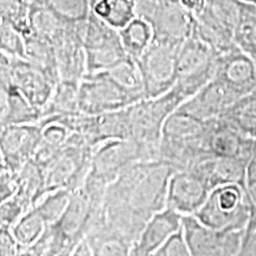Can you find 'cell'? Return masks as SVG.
Here are the masks:
<instances>
[{
    "label": "cell",
    "instance_id": "cell-6",
    "mask_svg": "<svg viewBox=\"0 0 256 256\" xmlns=\"http://www.w3.org/2000/svg\"><path fill=\"white\" fill-rule=\"evenodd\" d=\"M218 54L192 34L182 42L177 60L174 89L188 100L215 76Z\"/></svg>",
    "mask_w": 256,
    "mask_h": 256
},
{
    "label": "cell",
    "instance_id": "cell-33",
    "mask_svg": "<svg viewBox=\"0 0 256 256\" xmlns=\"http://www.w3.org/2000/svg\"><path fill=\"white\" fill-rule=\"evenodd\" d=\"M72 248L60 232L56 224H46L38 240L30 247L24 249L20 255L26 256H68Z\"/></svg>",
    "mask_w": 256,
    "mask_h": 256
},
{
    "label": "cell",
    "instance_id": "cell-1",
    "mask_svg": "<svg viewBox=\"0 0 256 256\" xmlns=\"http://www.w3.org/2000/svg\"><path fill=\"white\" fill-rule=\"evenodd\" d=\"M174 168L162 160H142L107 185L104 200L122 204L151 218L165 209Z\"/></svg>",
    "mask_w": 256,
    "mask_h": 256
},
{
    "label": "cell",
    "instance_id": "cell-36",
    "mask_svg": "<svg viewBox=\"0 0 256 256\" xmlns=\"http://www.w3.org/2000/svg\"><path fill=\"white\" fill-rule=\"evenodd\" d=\"M70 194H72V191L66 188H58V190L46 192L34 208L43 217L44 222L46 224H54L58 222L60 216L63 215L69 203Z\"/></svg>",
    "mask_w": 256,
    "mask_h": 256
},
{
    "label": "cell",
    "instance_id": "cell-14",
    "mask_svg": "<svg viewBox=\"0 0 256 256\" xmlns=\"http://www.w3.org/2000/svg\"><path fill=\"white\" fill-rule=\"evenodd\" d=\"M243 96L238 89L218 76H214L196 94L184 102L178 110L202 121L218 118Z\"/></svg>",
    "mask_w": 256,
    "mask_h": 256
},
{
    "label": "cell",
    "instance_id": "cell-51",
    "mask_svg": "<svg viewBox=\"0 0 256 256\" xmlns=\"http://www.w3.org/2000/svg\"><path fill=\"white\" fill-rule=\"evenodd\" d=\"M4 171H8V170H6L4 158H2V152H0V174H2V172H4Z\"/></svg>",
    "mask_w": 256,
    "mask_h": 256
},
{
    "label": "cell",
    "instance_id": "cell-27",
    "mask_svg": "<svg viewBox=\"0 0 256 256\" xmlns=\"http://www.w3.org/2000/svg\"><path fill=\"white\" fill-rule=\"evenodd\" d=\"M25 40V52L28 62L37 66L54 83L60 81L58 70H57L55 50L52 44L34 32L24 36Z\"/></svg>",
    "mask_w": 256,
    "mask_h": 256
},
{
    "label": "cell",
    "instance_id": "cell-35",
    "mask_svg": "<svg viewBox=\"0 0 256 256\" xmlns=\"http://www.w3.org/2000/svg\"><path fill=\"white\" fill-rule=\"evenodd\" d=\"M46 226V223L34 208H31L19 218L18 222L12 226V232L19 243L20 254L24 249L30 247L37 241Z\"/></svg>",
    "mask_w": 256,
    "mask_h": 256
},
{
    "label": "cell",
    "instance_id": "cell-48",
    "mask_svg": "<svg viewBox=\"0 0 256 256\" xmlns=\"http://www.w3.org/2000/svg\"><path fill=\"white\" fill-rule=\"evenodd\" d=\"M182 5L188 10L190 14L194 16L200 14L204 8H206V0H179Z\"/></svg>",
    "mask_w": 256,
    "mask_h": 256
},
{
    "label": "cell",
    "instance_id": "cell-16",
    "mask_svg": "<svg viewBox=\"0 0 256 256\" xmlns=\"http://www.w3.org/2000/svg\"><path fill=\"white\" fill-rule=\"evenodd\" d=\"M211 191L206 178L196 170L174 171L168 183L166 206L182 215H194Z\"/></svg>",
    "mask_w": 256,
    "mask_h": 256
},
{
    "label": "cell",
    "instance_id": "cell-10",
    "mask_svg": "<svg viewBox=\"0 0 256 256\" xmlns=\"http://www.w3.org/2000/svg\"><path fill=\"white\" fill-rule=\"evenodd\" d=\"M136 14L148 22L153 38L183 42L194 32V17L179 0H136Z\"/></svg>",
    "mask_w": 256,
    "mask_h": 256
},
{
    "label": "cell",
    "instance_id": "cell-45",
    "mask_svg": "<svg viewBox=\"0 0 256 256\" xmlns=\"http://www.w3.org/2000/svg\"><path fill=\"white\" fill-rule=\"evenodd\" d=\"M17 191L14 174L10 171H4L0 174V206L8 198H11Z\"/></svg>",
    "mask_w": 256,
    "mask_h": 256
},
{
    "label": "cell",
    "instance_id": "cell-9",
    "mask_svg": "<svg viewBox=\"0 0 256 256\" xmlns=\"http://www.w3.org/2000/svg\"><path fill=\"white\" fill-rule=\"evenodd\" d=\"M81 37L87 74L106 72L128 56L121 43L119 30L110 26L92 11L83 24Z\"/></svg>",
    "mask_w": 256,
    "mask_h": 256
},
{
    "label": "cell",
    "instance_id": "cell-41",
    "mask_svg": "<svg viewBox=\"0 0 256 256\" xmlns=\"http://www.w3.org/2000/svg\"><path fill=\"white\" fill-rule=\"evenodd\" d=\"M28 210H30V208L20 198L14 194L0 206V226H5L12 228Z\"/></svg>",
    "mask_w": 256,
    "mask_h": 256
},
{
    "label": "cell",
    "instance_id": "cell-5",
    "mask_svg": "<svg viewBox=\"0 0 256 256\" xmlns=\"http://www.w3.org/2000/svg\"><path fill=\"white\" fill-rule=\"evenodd\" d=\"M92 151L94 147L84 138L70 133L63 148L46 168V192L81 188L90 172Z\"/></svg>",
    "mask_w": 256,
    "mask_h": 256
},
{
    "label": "cell",
    "instance_id": "cell-47",
    "mask_svg": "<svg viewBox=\"0 0 256 256\" xmlns=\"http://www.w3.org/2000/svg\"><path fill=\"white\" fill-rule=\"evenodd\" d=\"M240 255H256V223L246 228Z\"/></svg>",
    "mask_w": 256,
    "mask_h": 256
},
{
    "label": "cell",
    "instance_id": "cell-37",
    "mask_svg": "<svg viewBox=\"0 0 256 256\" xmlns=\"http://www.w3.org/2000/svg\"><path fill=\"white\" fill-rule=\"evenodd\" d=\"M204 11L223 26L235 32L240 14V0H206Z\"/></svg>",
    "mask_w": 256,
    "mask_h": 256
},
{
    "label": "cell",
    "instance_id": "cell-49",
    "mask_svg": "<svg viewBox=\"0 0 256 256\" xmlns=\"http://www.w3.org/2000/svg\"><path fill=\"white\" fill-rule=\"evenodd\" d=\"M247 177H256V139L247 164Z\"/></svg>",
    "mask_w": 256,
    "mask_h": 256
},
{
    "label": "cell",
    "instance_id": "cell-26",
    "mask_svg": "<svg viewBox=\"0 0 256 256\" xmlns=\"http://www.w3.org/2000/svg\"><path fill=\"white\" fill-rule=\"evenodd\" d=\"M42 127V138L32 159L46 170L63 148L70 136V130L62 124H38Z\"/></svg>",
    "mask_w": 256,
    "mask_h": 256
},
{
    "label": "cell",
    "instance_id": "cell-3",
    "mask_svg": "<svg viewBox=\"0 0 256 256\" xmlns=\"http://www.w3.org/2000/svg\"><path fill=\"white\" fill-rule=\"evenodd\" d=\"M185 102V98L172 88L165 94L142 98L126 108L130 139L151 147L158 154V146L165 121Z\"/></svg>",
    "mask_w": 256,
    "mask_h": 256
},
{
    "label": "cell",
    "instance_id": "cell-43",
    "mask_svg": "<svg viewBox=\"0 0 256 256\" xmlns=\"http://www.w3.org/2000/svg\"><path fill=\"white\" fill-rule=\"evenodd\" d=\"M20 255V247L16 240L12 228L0 226V256Z\"/></svg>",
    "mask_w": 256,
    "mask_h": 256
},
{
    "label": "cell",
    "instance_id": "cell-50",
    "mask_svg": "<svg viewBox=\"0 0 256 256\" xmlns=\"http://www.w3.org/2000/svg\"><path fill=\"white\" fill-rule=\"evenodd\" d=\"M19 2H23V4L26 6L28 10H30V8H37V6L44 4V2H46V0H19Z\"/></svg>",
    "mask_w": 256,
    "mask_h": 256
},
{
    "label": "cell",
    "instance_id": "cell-17",
    "mask_svg": "<svg viewBox=\"0 0 256 256\" xmlns=\"http://www.w3.org/2000/svg\"><path fill=\"white\" fill-rule=\"evenodd\" d=\"M84 23V22H83ZM83 23L74 24L62 37L52 44L55 50L60 80L81 83L87 74V60L83 48L81 28Z\"/></svg>",
    "mask_w": 256,
    "mask_h": 256
},
{
    "label": "cell",
    "instance_id": "cell-24",
    "mask_svg": "<svg viewBox=\"0 0 256 256\" xmlns=\"http://www.w3.org/2000/svg\"><path fill=\"white\" fill-rule=\"evenodd\" d=\"M14 174L17 183L14 194L31 209L46 194V170L34 159H30Z\"/></svg>",
    "mask_w": 256,
    "mask_h": 256
},
{
    "label": "cell",
    "instance_id": "cell-19",
    "mask_svg": "<svg viewBox=\"0 0 256 256\" xmlns=\"http://www.w3.org/2000/svg\"><path fill=\"white\" fill-rule=\"evenodd\" d=\"M215 76L223 78L242 95H246L256 88V63L235 46L217 57Z\"/></svg>",
    "mask_w": 256,
    "mask_h": 256
},
{
    "label": "cell",
    "instance_id": "cell-20",
    "mask_svg": "<svg viewBox=\"0 0 256 256\" xmlns=\"http://www.w3.org/2000/svg\"><path fill=\"white\" fill-rule=\"evenodd\" d=\"M14 84L25 98L40 108L43 107L50 100L55 83L48 78L37 66L24 58H14Z\"/></svg>",
    "mask_w": 256,
    "mask_h": 256
},
{
    "label": "cell",
    "instance_id": "cell-2",
    "mask_svg": "<svg viewBox=\"0 0 256 256\" xmlns=\"http://www.w3.org/2000/svg\"><path fill=\"white\" fill-rule=\"evenodd\" d=\"M106 188L107 185L88 174L84 184L78 190L72 191L63 215L58 222L54 223L72 246V250L87 236L100 216Z\"/></svg>",
    "mask_w": 256,
    "mask_h": 256
},
{
    "label": "cell",
    "instance_id": "cell-21",
    "mask_svg": "<svg viewBox=\"0 0 256 256\" xmlns=\"http://www.w3.org/2000/svg\"><path fill=\"white\" fill-rule=\"evenodd\" d=\"M247 164V160L241 158L209 156L192 168V170H196L198 174L206 178L211 190L226 184H238L246 188Z\"/></svg>",
    "mask_w": 256,
    "mask_h": 256
},
{
    "label": "cell",
    "instance_id": "cell-7",
    "mask_svg": "<svg viewBox=\"0 0 256 256\" xmlns=\"http://www.w3.org/2000/svg\"><path fill=\"white\" fill-rule=\"evenodd\" d=\"M182 42L153 38L148 48L136 60L145 89V98L160 96L177 82V60Z\"/></svg>",
    "mask_w": 256,
    "mask_h": 256
},
{
    "label": "cell",
    "instance_id": "cell-22",
    "mask_svg": "<svg viewBox=\"0 0 256 256\" xmlns=\"http://www.w3.org/2000/svg\"><path fill=\"white\" fill-rule=\"evenodd\" d=\"M42 110L30 104L17 88L0 84V128L17 124H37Z\"/></svg>",
    "mask_w": 256,
    "mask_h": 256
},
{
    "label": "cell",
    "instance_id": "cell-25",
    "mask_svg": "<svg viewBox=\"0 0 256 256\" xmlns=\"http://www.w3.org/2000/svg\"><path fill=\"white\" fill-rule=\"evenodd\" d=\"M28 23L31 32L51 44L55 43L74 25L56 14L48 2L28 10Z\"/></svg>",
    "mask_w": 256,
    "mask_h": 256
},
{
    "label": "cell",
    "instance_id": "cell-40",
    "mask_svg": "<svg viewBox=\"0 0 256 256\" xmlns=\"http://www.w3.org/2000/svg\"><path fill=\"white\" fill-rule=\"evenodd\" d=\"M0 51L14 58L26 60L23 34L8 22H0Z\"/></svg>",
    "mask_w": 256,
    "mask_h": 256
},
{
    "label": "cell",
    "instance_id": "cell-38",
    "mask_svg": "<svg viewBox=\"0 0 256 256\" xmlns=\"http://www.w3.org/2000/svg\"><path fill=\"white\" fill-rule=\"evenodd\" d=\"M56 14L72 24L86 22L90 14V0H46Z\"/></svg>",
    "mask_w": 256,
    "mask_h": 256
},
{
    "label": "cell",
    "instance_id": "cell-15",
    "mask_svg": "<svg viewBox=\"0 0 256 256\" xmlns=\"http://www.w3.org/2000/svg\"><path fill=\"white\" fill-rule=\"evenodd\" d=\"M42 138L38 124H17L0 128V152L6 170L16 174L32 159Z\"/></svg>",
    "mask_w": 256,
    "mask_h": 256
},
{
    "label": "cell",
    "instance_id": "cell-18",
    "mask_svg": "<svg viewBox=\"0 0 256 256\" xmlns=\"http://www.w3.org/2000/svg\"><path fill=\"white\" fill-rule=\"evenodd\" d=\"M183 215L171 208L158 211L147 220L138 241L130 250V256H154L156 252L172 234L182 229Z\"/></svg>",
    "mask_w": 256,
    "mask_h": 256
},
{
    "label": "cell",
    "instance_id": "cell-32",
    "mask_svg": "<svg viewBox=\"0 0 256 256\" xmlns=\"http://www.w3.org/2000/svg\"><path fill=\"white\" fill-rule=\"evenodd\" d=\"M234 40L256 63V5L240 2V14Z\"/></svg>",
    "mask_w": 256,
    "mask_h": 256
},
{
    "label": "cell",
    "instance_id": "cell-29",
    "mask_svg": "<svg viewBox=\"0 0 256 256\" xmlns=\"http://www.w3.org/2000/svg\"><path fill=\"white\" fill-rule=\"evenodd\" d=\"M78 83L60 80L55 84L50 100L42 110V119L78 113Z\"/></svg>",
    "mask_w": 256,
    "mask_h": 256
},
{
    "label": "cell",
    "instance_id": "cell-52",
    "mask_svg": "<svg viewBox=\"0 0 256 256\" xmlns=\"http://www.w3.org/2000/svg\"><path fill=\"white\" fill-rule=\"evenodd\" d=\"M242 2H248V4H254L256 5V0H240Z\"/></svg>",
    "mask_w": 256,
    "mask_h": 256
},
{
    "label": "cell",
    "instance_id": "cell-8",
    "mask_svg": "<svg viewBox=\"0 0 256 256\" xmlns=\"http://www.w3.org/2000/svg\"><path fill=\"white\" fill-rule=\"evenodd\" d=\"M153 159H156L154 150L136 140H108L92 151L89 174L108 185L136 162Z\"/></svg>",
    "mask_w": 256,
    "mask_h": 256
},
{
    "label": "cell",
    "instance_id": "cell-30",
    "mask_svg": "<svg viewBox=\"0 0 256 256\" xmlns=\"http://www.w3.org/2000/svg\"><path fill=\"white\" fill-rule=\"evenodd\" d=\"M124 49L130 57L138 60L148 48L153 40V30L148 22L136 16L132 20L119 30Z\"/></svg>",
    "mask_w": 256,
    "mask_h": 256
},
{
    "label": "cell",
    "instance_id": "cell-39",
    "mask_svg": "<svg viewBox=\"0 0 256 256\" xmlns=\"http://www.w3.org/2000/svg\"><path fill=\"white\" fill-rule=\"evenodd\" d=\"M0 22H8L23 36L31 34L28 8L19 0H0Z\"/></svg>",
    "mask_w": 256,
    "mask_h": 256
},
{
    "label": "cell",
    "instance_id": "cell-23",
    "mask_svg": "<svg viewBox=\"0 0 256 256\" xmlns=\"http://www.w3.org/2000/svg\"><path fill=\"white\" fill-rule=\"evenodd\" d=\"M92 256H128L132 246L106 224L98 216L84 238Z\"/></svg>",
    "mask_w": 256,
    "mask_h": 256
},
{
    "label": "cell",
    "instance_id": "cell-4",
    "mask_svg": "<svg viewBox=\"0 0 256 256\" xmlns=\"http://www.w3.org/2000/svg\"><path fill=\"white\" fill-rule=\"evenodd\" d=\"M194 216L217 230H246L250 217L246 188L238 184L214 188Z\"/></svg>",
    "mask_w": 256,
    "mask_h": 256
},
{
    "label": "cell",
    "instance_id": "cell-13",
    "mask_svg": "<svg viewBox=\"0 0 256 256\" xmlns=\"http://www.w3.org/2000/svg\"><path fill=\"white\" fill-rule=\"evenodd\" d=\"M255 139L222 116L206 120L203 144L210 156H232L248 162Z\"/></svg>",
    "mask_w": 256,
    "mask_h": 256
},
{
    "label": "cell",
    "instance_id": "cell-28",
    "mask_svg": "<svg viewBox=\"0 0 256 256\" xmlns=\"http://www.w3.org/2000/svg\"><path fill=\"white\" fill-rule=\"evenodd\" d=\"M90 11L110 26L120 30L136 17V0H90Z\"/></svg>",
    "mask_w": 256,
    "mask_h": 256
},
{
    "label": "cell",
    "instance_id": "cell-34",
    "mask_svg": "<svg viewBox=\"0 0 256 256\" xmlns=\"http://www.w3.org/2000/svg\"><path fill=\"white\" fill-rule=\"evenodd\" d=\"M101 72H104L110 80H113L114 82H116L132 94L139 96L140 98H146L142 72H140L136 60L127 56L110 69Z\"/></svg>",
    "mask_w": 256,
    "mask_h": 256
},
{
    "label": "cell",
    "instance_id": "cell-31",
    "mask_svg": "<svg viewBox=\"0 0 256 256\" xmlns=\"http://www.w3.org/2000/svg\"><path fill=\"white\" fill-rule=\"evenodd\" d=\"M220 116L235 124L247 136L256 138V88L234 102Z\"/></svg>",
    "mask_w": 256,
    "mask_h": 256
},
{
    "label": "cell",
    "instance_id": "cell-12",
    "mask_svg": "<svg viewBox=\"0 0 256 256\" xmlns=\"http://www.w3.org/2000/svg\"><path fill=\"white\" fill-rule=\"evenodd\" d=\"M182 228L191 256H235L241 252L244 230L210 228L194 215H183Z\"/></svg>",
    "mask_w": 256,
    "mask_h": 256
},
{
    "label": "cell",
    "instance_id": "cell-42",
    "mask_svg": "<svg viewBox=\"0 0 256 256\" xmlns=\"http://www.w3.org/2000/svg\"><path fill=\"white\" fill-rule=\"evenodd\" d=\"M154 256H191L183 228L172 234L156 252Z\"/></svg>",
    "mask_w": 256,
    "mask_h": 256
},
{
    "label": "cell",
    "instance_id": "cell-46",
    "mask_svg": "<svg viewBox=\"0 0 256 256\" xmlns=\"http://www.w3.org/2000/svg\"><path fill=\"white\" fill-rule=\"evenodd\" d=\"M246 194H247L249 209H250V217H249L247 226H250L256 223V177H247Z\"/></svg>",
    "mask_w": 256,
    "mask_h": 256
},
{
    "label": "cell",
    "instance_id": "cell-44",
    "mask_svg": "<svg viewBox=\"0 0 256 256\" xmlns=\"http://www.w3.org/2000/svg\"><path fill=\"white\" fill-rule=\"evenodd\" d=\"M14 57L0 51V84L8 88H17L14 84Z\"/></svg>",
    "mask_w": 256,
    "mask_h": 256
},
{
    "label": "cell",
    "instance_id": "cell-11",
    "mask_svg": "<svg viewBox=\"0 0 256 256\" xmlns=\"http://www.w3.org/2000/svg\"><path fill=\"white\" fill-rule=\"evenodd\" d=\"M140 100L142 98L126 90L104 72L87 74L80 83L78 110L83 114L122 110Z\"/></svg>",
    "mask_w": 256,
    "mask_h": 256
}]
</instances>
